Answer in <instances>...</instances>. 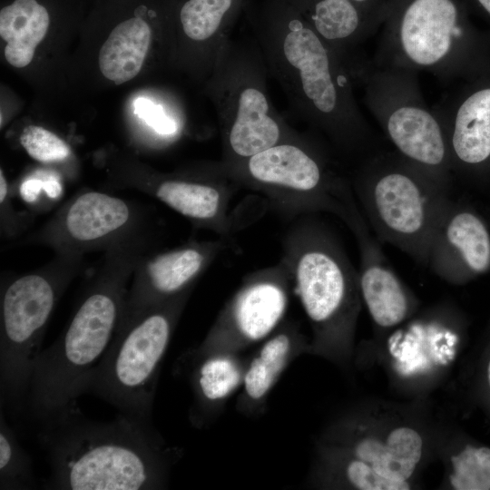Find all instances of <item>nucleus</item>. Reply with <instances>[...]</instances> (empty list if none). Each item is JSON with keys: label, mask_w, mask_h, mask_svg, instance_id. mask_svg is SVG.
<instances>
[{"label": "nucleus", "mask_w": 490, "mask_h": 490, "mask_svg": "<svg viewBox=\"0 0 490 490\" xmlns=\"http://www.w3.org/2000/svg\"><path fill=\"white\" fill-rule=\"evenodd\" d=\"M389 414L358 407L333 420L317 440L309 485L411 489L427 457V433L417 421Z\"/></svg>", "instance_id": "obj_4"}, {"label": "nucleus", "mask_w": 490, "mask_h": 490, "mask_svg": "<svg viewBox=\"0 0 490 490\" xmlns=\"http://www.w3.org/2000/svg\"><path fill=\"white\" fill-rule=\"evenodd\" d=\"M330 156L305 134L222 167L239 187L263 194L279 212L295 217L327 212L347 225L358 202L350 182L336 170Z\"/></svg>", "instance_id": "obj_10"}, {"label": "nucleus", "mask_w": 490, "mask_h": 490, "mask_svg": "<svg viewBox=\"0 0 490 490\" xmlns=\"http://www.w3.org/2000/svg\"><path fill=\"white\" fill-rule=\"evenodd\" d=\"M418 73L369 61L357 83L363 101L386 138L400 155L451 186L450 154L444 128L426 103Z\"/></svg>", "instance_id": "obj_12"}, {"label": "nucleus", "mask_w": 490, "mask_h": 490, "mask_svg": "<svg viewBox=\"0 0 490 490\" xmlns=\"http://www.w3.org/2000/svg\"><path fill=\"white\" fill-rule=\"evenodd\" d=\"M13 192L4 173L0 169V230L5 239L20 236L30 226L32 215L19 211L13 202Z\"/></svg>", "instance_id": "obj_29"}, {"label": "nucleus", "mask_w": 490, "mask_h": 490, "mask_svg": "<svg viewBox=\"0 0 490 490\" xmlns=\"http://www.w3.org/2000/svg\"><path fill=\"white\" fill-rule=\"evenodd\" d=\"M336 52L355 83L368 61L364 44L387 18L386 0H287Z\"/></svg>", "instance_id": "obj_18"}, {"label": "nucleus", "mask_w": 490, "mask_h": 490, "mask_svg": "<svg viewBox=\"0 0 490 490\" xmlns=\"http://www.w3.org/2000/svg\"><path fill=\"white\" fill-rule=\"evenodd\" d=\"M250 20L269 76L297 117L338 156L363 161L379 152L352 75L299 12L287 0H261Z\"/></svg>", "instance_id": "obj_1"}, {"label": "nucleus", "mask_w": 490, "mask_h": 490, "mask_svg": "<svg viewBox=\"0 0 490 490\" xmlns=\"http://www.w3.org/2000/svg\"><path fill=\"white\" fill-rule=\"evenodd\" d=\"M224 248L220 238L190 240L162 250L154 247L143 253L133 270L116 331L167 300L193 290L197 280Z\"/></svg>", "instance_id": "obj_15"}, {"label": "nucleus", "mask_w": 490, "mask_h": 490, "mask_svg": "<svg viewBox=\"0 0 490 490\" xmlns=\"http://www.w3.org/2000/svg\"><path fill=\"white\" fill-rule=\"evenodd\" d=\"M433 108L445 131L453 176L490 185V70L459 83Z\"/></svg>", "instance_id": "obj_16"}, {"label": "nucleus", "mask_w": 490, "mask_h": 490, "mask_svg": "<svg viewBox=\"0 0 490 490\" xmlns=\"http://www.w3.org/2000/svg\"><path fill=\"white\" fill-rule=\"evenodd\" d=\"M191 292L167 300L116 331L84 393L96 395L122 415L152 423L161 366Z\"/></svg>", "instance_id": "obj_11"}, {"label": "nucleus", "mask_w": 490, "mask_h": 490, "mask_svg": "<svg viewBox=\"0 0 490 490\" xmlns=\"http://www.w3.org/2000/svg\"><path fill=\"white\" fill-rule=\"evenodd\" d=\"M19 142L34 160L45 164H60L72 156L70 146L53 132L37 125L24 127Z\"/></svg>", "instance_id": "obj_27"}, {"label": "nucleus", "mask_w": 490, "mask_h": 490, "mask_svg": "<svg viewBox=\"0 0 490 490\" xmlns=\"http://www.w3.org/2000/svg\"><path fill=\"white\" fill-rule=\"evenodd\" d=\"M291 289L289 270L281 260L246 275L202 342L183 356V362L241 353L265 340L283 323Z\"/></svg>", "instance_id": "obj_14"}, {"label": "nucleus", "mask_w": 490, "mask_h": 490, "mask_svg": "<svg viewBox=\"0 0 490 490\" xmlns=\"http://www.w3.org/2000/svg\"><path fill=\"white\" fill-rule=\"evenodd\" d=\"M0 420V489L33 488L32 460L21 447L2 411Z\"/></svg>", "instance_id": "obj_26"}, {"label": "nucleus", "mask_w": 490, "mask_h": 490, "mask_svg": "<svg viewBox=\"0 0 490 490\" xmlns=\"http://www.w3.org/2000/svg\"><path fill=\"white\" fill-rule=\"evenodd\" d=\"M481 385L483 395L490 406V349L485 357V363L482 367Z\"/></svg>", "instance_id": "obj_31"}, {"label": "nucleus", "mask_w": 490, "mask_h": 490, "mask_svg": "<svg viewBox=\"0 0 490 490\" xmlns=\"http://www.w3.org/2000/svg\"><path fill=\"white\" fill-rule=\"evenodd\" d=\"M446 484L454 490H490V446L458 445L448 456Z\"/></svg>", "instance_id": "obj_25"}, {"label": "nucleus", "mask_w": 490, "mask_h": 490, "mask_svg": "<svg viewBox=\"0 0 490 490\" xmlns=\"http://www.w3.org/2000/svg\"><path fill=\"white\" fill-rule=\"evenodd\" d=\"M268 78L254 36H231L208 79L221 134L220 162L225 168L305 135L290 126L275 108Z\"/></svg>", "instance_id": "obj_8"}, {"label": "nucleus", "mask_w": 490, "mask_h": 490, "mask_svg": "<svg viewBox=\"0 0 490 490\" xmlns=\"http://www.w3.org/2000/svg\"><path fill=\"white\" fill-rule=\"evenodd\" d=\"M49 24V12L37 0H14L5 5L0 11V35L6 42V61L17 68L28 65Z\"/></svg>", "instance_id": "obj_24"}, {"label": "nucleus", "mask_w": 490, "mask_h": 490, "mask_svg": "<svg viewBox=\"0 0 490 490\" xmlns=\"http://www.w3.org/2000/svg\"><path fill=\"white\" fill-rule=\"evenodd\" d=\"M445 184L396 151L361 161L352 189L372 232L424 266L435 230L451 201Z\"/></svg>", "instance_id": "obj_7"}, {"label": "nucleus", "mask_w": 490, "mask_h": 490, "mask_svg": "<svg viewBox=\"0 0 490 490\" xmlns=\"http://www.w3.org/2000/svg\"><path fill=\"white\" fill-rule=\"evenodd\" d=\"M134 113L147 123L159 135L170 137L176 133L177 126L169 118L161 105L146 97H138L133 102Z\"/></svg>", "instance_id": "obj_30"}, {"label": "nucleus", "mask_w": 490, "mask_h": 490, "mask_svg": "<svg viewBox=\"0 0 490 490\" xmlns=\"http://www.w3.org/2000/svg\"><path fill=\"white\" fill-rule=\"evenodd\" d=\"M243 6L244 0H185L176 10L180 31L199 50L208 79L232 36Z\"/></svg>", "instance_id": "obj_21"}, {"label": "nucleus", "mask_w": 490, "mask_h": 490, "mask_svg": "<svg viewBox=\"0 0 490 490\" xmlns=\"http://www.w3.org/2000/svg\"><path fill=\"white\" fill-rule=\"evenodd\" d=\"M248 360L240 353H226L183 362L191 368L192 426L204 428L221 414L228 399L241 387Z\"/></svg>", "instance_id": "obj_22"}, {"label": "nucleus", "mask_w": 490, "mask_h": 490, "mask_svg": "<svg viewBox=\"0 0 490 490\" xmlns=\"http://www.w3.org/2000/svg\"><path fill=\"white\" fill-rule=\"evenodd\" d=\"M156 239L150 234L104 251L88 274L69 324L36 359L25 403L33 416L43 420L84 393L114 337L135 266Z\"/></svg>", "instance_id": "obj_3"}, {"label": "nucleus", "mask_w": 490, "mask_h": 490, "mask_svg": "<svg viewBox=\"0 0 490 490\" xmlns=\"http://www.w3.org/2000/svg\"><path fill=\"white\" fill-rule=\"evenodd\" d=\"M84 270V256L57 254L44 265L1 282V399L19 412L50 318L72 281Z\"/></svg>", "instance_id": "obj_9"}, {"label": "nucleus", "mask_w": 490, "mask_h": 490, "mask_svg": "<svg viewBox=\"0 0 490 490\" xmlns=\"http://www.w3.org/2000/svg\"><path fill=\"white\" fill-rule=\"evenodd\" d=\"M392 8L371 63L429 73L443 83L490 70V35L456 0H401Z\"/></svg>", "instance_id": "obj_6"}, {"label": "nucleus", "mask_w": 490, "mask_h": 490, "mask_svg": "<svg viewBox=\"0 0 490 490\" xmlns=\"http://www.w3.org/2000/svg\"><path fill=\"white\" fill-rule=\"evenodd\" d=\"M152 37V27L142 17L132 16L119 23L99 52L103 75L116 84L134 78L142 69Z\"/></svg>", "instance_id": "obj_23"}, {"label": "nucleus", "mask_w": 490, "mask_h": 490, "mask_svg": "<svg viewBox=\"0 0 490 490\" xmlns=\"http://www.w3.org/2000/svg\"><path fill=\"white\" fill-rule=\"evenodd\" d=\"M309 341L293 321L283 322L249 358L236 409L245 416L262 415L272 388L289 365L308 354Z\"/></svg>", "instance_id": "obj_20"}, {"label": "nucleus", "mask_w": 490, "mask_h": 490, "mask_svg": "<svg viewBox=\"0 0 490 490\" xmlns=\"http://www.w3.org/2000/svg\"><path fill=\"white\" fill-rule=\"evenodd\" d=\"M122 185L160 201L195 227L211 230L220 238L229 239L236 230L230 202L239 186L220 162L198 175L134 173L125 177Z\"/></svg>", "instance_id": "obj_17"}, {"label": "nucleus", "mask_w": 490, "mask_h": 490, "mask_svg": "<svg viewBox=\"0 0 490 490\" xmlns=\"http://www.w3.org/2000/svg\"><path fill=\"white\" fill-rule=\"evenodd\" d=\"M313 216H300L289 228L280 260L310 325L308 354L347 367L363 303L358 270L333 231Z\"/></svg>", "instance_id": "obj_5"}, {"label": "nucleus", "mask_w": 490, "mask_h": 490, "mask_svg": "<svg viewBox=\"0 0 490 490\" xmlns=\"http://www.w3.org/2000/svg\"><path fill=\"white\" fill-rule=\"evenodd\" d=\"M42 422L38 437L51 466V489H163L182 453L152 423L120 413L111 422L91 420L76 401Z\"/></svg>", "instance_id": "obj_2"}, {"label": "nucleus", "mask_w": 490, "mask_h": 490, "mask_svg": "<svg viewBox=\"0 0 490 490\" xmlns=\"http://www.w3.org/2000/svg\"><path fill=\"white\" fill-rule=\"evenodd\" d=\"M63 194L62 177L54 170H40L21 182L19 195L30 205L56 201Z\"/></svg>", "instance_id": "obj_28"}, {"label": "nucleus", "mask_w": 490, "mask_h": 490, "mask_svg": "<svg viewBox=\"0 0 490 490\" xmlns=\"http://www.w3.org/2000/svg\"><path fill=\"white\" fill-rule=\"evenodd\" d=\"M155 233L146 205L99 191H83L67 200L24 243L57 254L85 256L107 251Z\"/></svg>", "instance_id": "obj_13"}, {"label": "nucleus", "mask_w": 490, "mask_h": 490, "mask_svg": "<svg viewBox=\"0 0 490 490\" xmlns=\"http://www.w3.org/2000/svg\"><path fill=\"white\" fill-rule=\"evenodd\" d=\"M426 266L454 285L489 272L490 230L482 216L451 200L433 235Z\"/></svg>", "instance_id": "obj_19"}]
</instances>
